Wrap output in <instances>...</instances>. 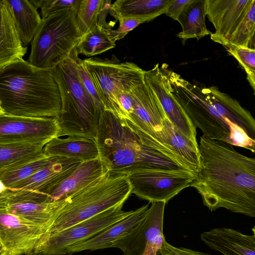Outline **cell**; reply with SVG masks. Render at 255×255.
<instances>
[{"label":"cell","instance_id":"obj_34","mask_svg":"<svg viewBox=\"0 0 255 255\" xmlns=\"http://www.w3.org/2000/svg\"><path fill=\"white\" fill-rule=\"evenodd\" d=\"M235 57L247 73V79L255 91V49L229 45L224 47Z\"/></svg>","mask_w":255,"mask_h":255},{"label":"cell","instance_id":"obj_7","mask_svg":"<svg viewBox=\"0 0 255 255\" xmlns=\"http://www.w3.org/2000/svg\"><path fill=\"white\" fill-rule=\"evenodd\" d=\"M105 111L126 119L119 103L121 93L130 91L144 78V70L131 62L111 58L91 57L82 60Z\"/></svg>","mask_w":255,"mask_h":255},{"label":"cell","instance_id":"obj_12","mask_svg":"<svg viewBox=\"0 0 255 255\" xmlns=\"http://www.w3.org/2000/svg\"><path fill=\"white\" fill-rule=\"evenodd\" d=\"M62 203L63 200L51 201L43 193L21 189L7 188L0 195V209L47 232Z\"/></svg>","mask_w":255,"mask_h":255},{"label":"cell","instance_id":"obj_18","mask_svg":"<svg viewBox=\"0 0 255 255\" xmlns=\"http://www.w3.org/2000/svg\"><path fill=\"white\" fill-rule=\"evenodd\" d=\"M149 203L133 210L123 220L114 224L96 236L83 242L72 245L63 254H73L84 251H94L112 248L118 240L129 234L144 218Z\"/></svg>","mask_w":255,"mask_h":255},{"label":"cell","instance_id":"obj_15","mask_svg":"<svg viewBox=\"0 0 255 255\" xmlns=\"http://www.w3.org/2000/svg\"><path fill=\"white\" fill-rule=\"evenodd\" d=\"M47 233L45 228L0 209V255H30L40 246Z\"/></svg>","mask_w":255,"mask_h":255},{"label":"cell","instance_id":"obj_39","mask_svg":"<svg viewBox=\"0 0 255 255\" xmlns=\"http://www.w3.org/2000/svg\"><path fill=\"white\" fill-rule=\"evenodd\" d=\"M162 249L169 255H210L185 248L173 246L167 243L165 240L163 242Z\"/></svg>","mask_w":255,"mask_h":255},{"label":"cell","instance_id":"obj_9","mask_svg":"<svg viewBox=\"0 0 255 255\" xmlns=\"http://www.w3.org/2000/svg\"><path fill=\"white\" fill-rule=\"evenodd\" d=\"M131 103L124 119L127 126L144 144L172 151L171 146L163 143L162 123L166 114L154 93L144 78L130 90Z\"/></svg>","mask_w":255,"mask_h":255},{"label":"cell","instance_id":"obj_14","mask_svg":"<svg viewBox=\"0 0 255 255\" xmlns=\"http://www.w3.org/2000/svg\"><path fill=\"white\" fill-rule=\"evenodd\" d=\"M60 132L56 118L0 115V144L30 143L44 146L53 138L59 137Z\"/></svg>","mask_w":255,"mask_h":255},{"label":"cell","instance_id":"obj_28","mask_svg":"<svg viewBox=\"0 0 255 255\" xmlns=\"http://www.w3.org/2000/svg\"><path fill=\"white\" fill-rule=\"evenodd\" d=\"M205 0H192L185 6L178 19L182 30L177 37L184 41L190 38L198 40L212 34L205 23Z\"/></svg>","mask_w":255,"mask_h":255},{"label":"cell","instance_id":"obj_43","mask_svg":"<svg viewBox=\"0 0 255 255\" xmlns=\"http://www.w3.org/2000/svg\"><path fill=\"white\" fill-rule=\"evenodd\" d=\"M5 114V112L1 106V103L0 102V115H4Z\"/></svg>","mask_w":255,"mask_h":255},{"label":"cell","instance_id":"obj_3","mask_svg":"<svg viewBox=\"0 0 255 255\" xmlns=\"http://www.w3.org/2000/svg\"><path fill=\"white\" fill-rule=\"evenodd\" d=\"M0 102L5 114L28 118L57 119L62 107L52 70L23 59L0 68Z\"/></svg>","mask_w":255,"mask_h":255},{"label":"cell","instance_id":"obj_4","mask_svg":"<svg viewBox=\"0 0 255 255\" xmlns=\"http://www.w3.org/2000/svg\"><path fill=\"white\" fill-rule=\"evenodd\" d=\"M51 70L61 97V111L57 119L60 128L59 137L76 136L95 140L104 110L97 105L82 85L72 51L65 61Z\"/></svg>","mask_w":255,"mask_h":255},{"label":"cell","instance_id":"obj_41","mask_svg":"<svg viewBox=\"0 0 255 255\" xmlns=\"http://www.w3.org/2000/svg\"><path fill=\"white\" fill-rule=\"evenodd\" d=\"M30 255H72V254H49L42 253H38L36 254H33Z\"/></svg>","mask_w":255,"mask_h":255},{"label":"cell","instance_id":"obj_33","mask_svg":"<svg viewBox=\"0 0 255 255\" xmlns=\"http://www.w3.org/2000/svg\"><path fill=\"white\" fill-rule=\"evenodd\" d=\"M255 1L249 8L244 18L224 46L234 45L255 49Z\"/></svg>","mask_w":255,"mask_h":255},{"label":"cell","instance_id":"obj_26","mask_svg":"<svg viewBox=\"0 0 255 255\" xmlns=\"http://www.w3.org/2000/svg\"><path fill=\"white\" fill-rule=\"evenodd\" d=\"M161 138L163 143L171 146L195 175L200 165L198 144L181 133L167 117L162 123Z\"/></svg>","mask_w":255,"mask_h":255},{"label":"cell","instance_id":"obj_1","mask_svg":"<svg viewBox=\"0 0 255 255\" xmlns=\"http://www.w3.org/2000/svg\"><path fill=\"white\" fill-rule=\"evenodd\" d=\"M200 165L190 187L212 212L219 208L255 217V159L233 145L200 136Z\"/></svg>","mask_w":255,"mask_h":255},{"label":"cell","instance_id":"obj_36","mask_svg":"<svg viewBox=\"0 0 255 255\" xmlns=\"http://www.w3.org/2000/svg\"><path fill=\"white\" fill-rule=\"evenodd\" d=\"M76 69L78 76L84 88L93 98L97 105L104 110L93 82L82 63V60L78 57L76 47L72 51Z\"/></svg>","mask_w":255,"mask_h":255},{"label":"cell","instance_id":"obj_42","mask_svg":"<svg viewBox=\"0 0 255 255\" xmlns=\"http://www.w3.org/2000/svg\"><path fill=\"white\" fill-rule=\"evenodd\" d=\"M156 255H169L166 253L161 248V250H159Z\"/></svg>","mask_w":255,"mask_h":255},{"label":"cell","instance_id":"obj_24","mask_svg":"<svg viewBox=\"0 0 255 255\" xmlns=\"http://www.w3.org/2000/svg\"><path fill=\"white\" fill-rule=\"evenodd\" d=\"M44 153L50 156H61L82 162L99 158L95 140L85 137H55L43 147Z\"/></svg>","mask_w":255,"mask_h":255},{"label":"cell","instance_id":"obj_17","mask_svg":"<svg viewBox=\"0 0 255 255\" xmlns=\"http://www.w3.org/2000/svg\"><path fill=\"white\" fill-rule=\"evenodd\" d=\"M255 0H205L206 16L215 32L211 39L224 46Z\"/></svg>","mask_w":255,"mask_h":255},{"label":"cell","instance_id":"obj_29","mask_svg":"<svg viewBox=\"0 0 255 255\" xmlns=\"http://www.w3.org/2000/svg\"><path fill=\"white\" fill-rule=\"evenodd\" d=\"M44 145L30 143L0 144V174L8 169L43 157Z\"/></svg>","mask_w":255,"mask_h":255},{"label":"cell","instance_id":"obj_38","mask_svg":"<svg viewBox=\"0 0 255 255\" xmlns=\"http://www.w3.org/2000/svg\"><path fill=\"white\" fill-rule=\"evenodd\" d=\"M191 1L192 0H173L165 14L173 19L178 21L185 6Z\"/></svg>","mask_w":255,"mask_h":255},{"label":"cell","instance_id":"obj_22","mask_svg":"<svg viewBox=\"0 0 255 255\" xmlns=\"http://www.w3.org/2000/svg\"><path fill=\"white\" fill-rule=\"evenodd\" d=\"M106 172L99 158L82 162L70 175L46 194L52 202L63 199L99 179Z\"/></svg>","mask_w":255,"mask_h":255},{"label":"cell","instance_id":"obj_2","mask_svg":"<svg viewBox=\"0 0 255 255\" xmlns=\"http://www.w3.org/2000/svg\"><path fill=\"white\" fill-rule=\"evenodd\" d=\"M107 171L128 175L143 170H191L178 155L143 143L123 119L104 111L95 138Z\"/></svg>","mask_w":255,"mask_h":255},{"label":"cell","instance_id":"obj_21","mask_svg":"<svg viewBox=\"0 0 255 255\" xmlns=\"http://www.w3.org/2000/svg\"><path fill=\"white\" fill-rule=\"evenodd\" d=\"M27 47L21 43L10 6L0 0V68L23 60Z\"/></svg>","mask_w":255,"mask_h":255},{"label":"cell","instance_id":"obj_30","mask_svg":"<svg viewBox=\"0 0 255 255\" xmlns=\"http://www.w3.org/2000/svg\"><path fill=\"white\" fill-rule=\"evenodd\" d=\"M116 46L107 35L105 28L99 24L83 35L76 46L78 54L92 56L102 53Z\"/></svg>","mask_w":255,"mask_h":255},{"label":"cell","instance_id":"obj_20","mask_svg":"<svg viewBox=\"0 0 255 255\" xmlns=\"http://www.w3.org/2000/svg\"><path fill=\"white\" fill-rule=\"evenodd\" d=\"M82 162L76 159L54 156L46 166L16 184L12 188L36 191L46 194L70 175Z\"/></svg>","mask_w":255,"mask_h":255},{"label":"cell","instance_id":"obj_5","mask_svg":"<svg viewBox=\"0 0 255 255\" xmlns=\"http://www.w3.org/2000/svg\"><path fill=\"white\" fill-rule=\"evenodd\" d=\"M131 194V186L127 175L106 171L85 188L62 199L63 203L46 236L62 231L109 208L124 205Z\"/></svg>","mask_w":255,"mask_h":255},{"label":"cell","instance_id":"obj_10","mask_svg":"<svg viewBox=\"0 0 255 255\" xmlns=\"http://www.w3.org/2000/svg\"><path fill=\"white\" fill-rule=\"evenodd\" d=\"M123 206L120 205L112 207L62 231L47 235L33 254H63L70 246L96 236L133 212L124 211Z\"/></svg>","mask_w":255,"mask_h":255},{"label":"cell","instance_id":"obj_37","mask_svg":"<svg viewBox=\"0 0 255 255\" xmlns=\"http://www.w3.org/2000/svg\"><path fill=\"white\" fill-rule=\"evenodd\" d=\"M118 20L119 26L117 29L114 30L110 28H105L109 37L115 43L116 41L123 38L136 26L145 22L142 20L131 17L122 18Z\"/></svg>","mask_w":255,"mask_h":255},{"label":"cell","instance_id":"obj_35","mask_svg":"<svg viewBox=\"0 0 255 255\" xmlns=\"http://www.w3.org/2000/svg\"><path fill=\"white\" fill-rule=\"evenodd\" d=\"M79 1L80 0H41L42 19L62 11H76Z\"/></svg>","mask_w":255,"mask_h":255},{"label":"cell","instance_id":"obj_31","mask_svg":"<svg viewBox=\"0 0 255 255\" xmlns=\"http://www.w3.org/2000/svg\"><path fill=\"white\" fill-rule=\"evenodd\" d=\"M54 156L45 155L10 168L0 174V180L7 188L29 177L49 164Z\"/></svg>","mask_w":255,"mask_h":255},{"label":"cell","instance_id":"obj_11","mask_svg":"<svg viewBox=\"0 0 255 255\" xmlns=\"http://www.w3.org/2000/svg\"><path fill=\"white\" fill-rule=\"evenodd\" d=\"M195 174L187 170H143L127 175L131 193L149 203H167L190 187Z\"/></svg>","mask_w":255,"mask_h":255},{"label":"cell","instance_id":"obj_6","mask_svg":"<svg viewBox=\"0 0 255 255\" xmlns=\"http://www.w3.org/2000/svg\"><path fill=\"white\" fill-rule=\"evenodd\" d=\"M82 37L75 10L57 12L42 19L27 61L38 68L53 69L69 57Z\"/></svg>","mask_w":255,"mask_h":255},{"label":"cell","instance_id":"obj_13","mask_svg":"<svg viewBox=\"0 0 255 255\" xmlns=\"http://www.w3.org/2000/svg\"><path fill=\"white\" fill-rule=\"evenodd\" d=\"M166 203H151L144 218L112 248L120 249L123 255H156L165 240L163 225Z\"/></svg>","mask_w":255,"mask_h":255},{"label":"cell","instance_id":"obj_27","mask_svg":"<svg viewBox=\"0 0 255 255\" xmlns=\"http://www.w3.org/2000/svg\"><path fill=\"white\" fill-rule=\"evenodd\" d=\"M11 7L15 23L24 47L32 41L42 22L36 8L27 0H6Z\"/></svg>","mask_w":255,"mask_h":255},{"label":"cell","instance_id":"obj_25","mask_svg":"<svg viewBox=\"0 0 255 255\" xmlns=\"http://www.w3.org/2000/svg\"><path fill=\"white\" fill-rule=\"evenodd\" d=\"M173 0H118L111 4L112 15L118 20L131 17L145 22L165 13Z\"/></svg>","mask_w":255,"mask_h":255},{"label":"cell","instance_id":"obj_40","mask_svg":"<svg viewBox=\"0 0 255 255\" xmlns=\"http://www.w3.org/2000/svg\"><path fill=\"white\" fill-rule=\"evenodd\" d=\"M7 188H6L3 183L0 180V195L4 192Z\"/></svg>","mask_w":255,"mask_h":255},{"label":"cell","instance_id":"obj_16","mask_svg":"<svg viewBox=\"0 0 255 255\" xmlns=\"http://www.w3.org/2000/svg\"><path fill=\"white\" fill-rule=\"evenodd\" d=\"M168 65L163 63L154 65L144 71V79L157 97L167 119L186 136L198 144L196 128L175 100L171 92L167 73Z\"/></svg>","mask_w":255,"mask_h":255},{"label":"cell","instance_id":"obj_8","mask_svg":"<svg viewBox=\"0 0 255 255\" xmlns=\"http://www.w3.org/2000/svg\"><path fill=\"white\" fill-rule=\"evenodd\" d=\"M171 92L196 128L203 135L231 145L230 127L220 115L199 84H193L168 69L167 70Z\"/></svg>","mask_w":255,"mask_h":255},{"label":"cell","instance_id":"obj_23","mask_svg":"<svg viewBox=\"0 0 255 255\" xmlns=\"http://www.w3.org/2000/svg\"><path fill=\"white\" fill-rule=\"evenodd\" d=\"M202 87L211 104L220 115L225 120L228 119L238 125L255 139V121L251 113L243 108L239 101L221 92L217 87Z\"/></svg>","mask_w":255,"mask_h":255},{"label":"cell","instance_id":"obj_19","mask_svg":"<svg viewBox=\"0 0 255 255\" xmlns=\"http://www.w3.org/2000/svg\"><path fill=\"white\" fill-rule=\"evenodd\" d=\"M255 228L253 235H245L233 229L214 228L203 232L201 240L210 249L223 255H255Z\"/></svg>","mask_w":255,"mask_h":255},{"label":"cell","instance_id":"obj_32","mask_svg":"<svg viewBox=\"0 0 255 255\" xmlns=\"http://www.w3.org/2000/svg\"><path fill=\"white\" fill-rule=\"evenodd\" d=\"M106 0H80L76 10L78 29L83 36L98 24Z\"/></svg>","mask_w":255,"mask_h":255}]
</instances>
